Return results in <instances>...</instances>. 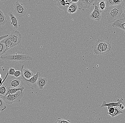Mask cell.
<instances>
[{
  "instance_id": "obj_1",
  "label": "cell",
  "mask_w": 125,
  "mask_h": 123,
  "mask_svg": "<svg viewBox=\"0 0 125 123\" xmlns=\"http://www.w3.org/2000/svg\"><path fill=\"white\" fill-rule=\"evenodd\" d=\"M123 12L122 7L121 5L110 6L106 7L104 10L107 20L109 23H113L120 19L122 16Z\"/></svg>"
},
{
  "instance_id": "obj_2",
  "label": "cell",
  "mask_w": 125,
  "mask_h": 123,
  "mask_svg": "<svg viewBox=\"0 0 125 123\" xmlns=\"http://www.w3.org/2000/svg\"><path fill=\"white\" fill-rule=\"evenodd\" d=\"M3 60H8L16 62L23 63L27 61H32L33 58L31 56L26 55L22 52H18L11 55H5L1 56Z\"/></svg>"
},
{
  "instance_id": "obj_3",
  "label": "cell",
  "mask_w": 125,
  "mask_h": 123,
  "mask_svg": "<svg viewBox=\"0 0 125 123\" xmlns=\"http://www.w3.org/2000/svg\"><path fill=\"white\" fill-rule=\"evenodd\" d=\"M24 91H19L15 94L8 95L1 98L6 104L11 105L14 102H20L24 96Z\"/></svg>"
},
{
  "instance_id": "obj_4",
  "label": "cell",
  "mask_w": 125,
  "mask_h": 123,
  "mask_svg": "<svg viewBox=\"0 0 125 123\" xmlns=\"http://www.w3.org/2000/svg\"><path fill=\"white\" fill-rule=\"evenodd\" d=\"M24 83L21 77L16 78L14 76H8L7 79L6 85L9 88H17L23 86Z\"/></svg>"
},
{
  "instance_id": "obj_5",
  "label": "cell",
  "mask_w": 125,
  "mask_h": 123,
  "mask_svg": "<svg viewBox=\"0 0 125 123\" xmlns=\"http://www.w3.org/2000/svg\"><path fill=\"white\" fill-rule=\"evenodd\" d=\"M14 11L16 15L18 17L21 18L23 17L26 15L27 10L23 4L16 1L14 5Z\"/></svg>"
},
{
  "instance_id": "obj_6",
  "label": "cell",
  "mask_w": 125,
  "mask_h": 123,
  "mask_svg": "<svg viewBox=\"0 0 125 123\" xmlns=\"http://www.w3.org/2000/svg\"><path fill=\"white\" fill-rule=\"evenodd\" d=\"M41 77V74L40 71H37L36 73L29 80L26 79L22 75L21 76L22 79L23 80L24 83L25 84L29 87L32 89L36 87L37 85V81Z\"/></svg>"
},
{
  "instance_id": "obj_7",
  "label": "cell",
  "mask_w": 125,
  "mask_h": 123,
  "mask_svg": "<svg viewBox=\"0 0 125 123\" xmlns=\"http://www.w3.org/2000/svg\"><path fill=\"white\" fill-rule=\"evenodd\" d=\"M9 37L16 46L20 45L22 39V35L17 30L12 31Z\"/></svg>"
},
{
  "instance_id": "obj_8",
  "label": "cell",
  "mask_w": 125,
  "mask_h": 123,
  "mask_svg": "<svg viewBox=\"0 0 125 123\" xmlns=\"http://www.w3.org/2000/svg\"><path fill=\"white\" fill-rule=\"evenodd\" d=\"M73 0H56V4L59 8L66 13L67 9L72 3Z\"/></svg>"
},
{
  "instance_id": "obj_9",
  "label": "cell",
  "mask_w": 125,
  "mask_h": 123,
  "mask_svg": "<svg viewBox=\"0 0 125 123\" xmlns=\"http://www.w3.org/2000/svg\"><path fill=\"white\" fill-rule=\"evenodd\" d=\"M104 39H98L95 44L92 46V49L94 54L98 55H101L102 46L104 42Z\"/></svg>"
},
{
  "instance_id": "obj_10",
  "label": "cell",
  "mask_w": 125,
  "mask_h": 123,
  "mask_svg": "<svg viewBox=\"0 0 125 123\" xmlns=\"http://www.w3.org/2000/svg\"><path fill=\"white\" fill-rule=\"evenodd\" d=\"M102 12V11L99 9L97 4L95 5L93 11L90 15V18L95 21H100L101 19Z\"/></svg>"
},
{
  "instance_id": "obj_11",
  "label": "cell",
  "mask_w": 125,
  "mask_h": 123,
  "mask_svg": "<svg viewBox=\"0 0 125 123\" xmlns=\"http://www.w3.org/2000/svg\"><path fill=\"white\" fill-rule=\"evenodd\" d=\"M9 15L10 17L11 24L13 28L15 30L18 29L20 27L18 19L12 12H9Z\"/></svg>"
},
{
  "instance_id": "obj_12",
  "label": "cell",
  "mask_w": 125,
  "mask_h": 123,
  "mask_svg": "<svg viewBox=\"0 0 125 123\" xmlns=\"http://www.w3.org/2000/svg\"><path fill=\"white\" fill-rule=\"evenodd\" d=\"M23 65L21 67V70L22 72V76L26 79H30L34 76V74L30 70L27 68H23Z\"/></svg>"
},
{
  "instance_id": "obj_13",
  "label": "cell",
  "mask_w": 125,
  "mask_h": 123,
  "mask_svg": "<svg viewBox=\"0 0 125 123\" xmlns=\"http://www.w3.org/2000/svg\"><path fill=\"white\" fill-rule=\"evenodd\" d=\"M121 104H124L123 100L122 98L120 99H117V102H111V103H107L105 101H104L102 104L101 107V108L107 107V108L113 107H119V105Z\"/></svg>"
},
{
  "instance_id": "obj_14",
  "label": "cell",
  "mask_w": 125,
  "mask_h": 123,
  "mask_svg": "<svg viewBox=\"0 0 125 123\" xmlns=\"http://www.w3.org/2000/svg\"><path fill=\"white\" fill-rule=\"evenodd\" d=\"M97 4V0H85L84 3L79 8V10L84 11L86 9L89 8L91 6Z\"/></svg>"
},
{
  "instance_id": "obj_15",
  "label": "cell",
  "mask_w": 125,
  "mask_h": 123,
  "mask_svg": "<svg viewBox=\"0 0 125 123\" xmlns=\"http://www.w3.org/2000/svg\"><path fill=\"white\" fill-rule=\"evenodd\" d=\"M112 49V46L108 41H104L102 46L101 55H108Z\"/></svg>"
},
{
  "instance_id": "obj_16",
  "label": "cell",
  "mask_w": 125,
  "mask_h": 123,
  "mask_svg": "<svg viewBox=\"0 0 125 123\" xmlns=\"http://www.w3.org/2000/svg\"><path fill=\"white\" fill-rule=\"evenodd\" d=\"M112 27L119 28L124 30L125 33V19H121L118 20L113 22Z\"/></svg>"
},
{
  "instance_id": "obj_17",
  "label": "cell",
  "mask_w": 125,
  "mask_h": 123,
  "mask_svg": "<svg viewBox=\"0 0 125 123\" xmlns=\"http://www.w3.org/2000/svg\"><path fill=\"white\" fill-rule=\"evenodd\" d=\"M48 82V79L46 78H39L36 82V85L38 88L41 90L43 89L45 85L47 84Z\"/></svg>"
},
{
  "instance_id": "obj_18",
  "label": "cell",
  "mask_w": 125,
  "mask_h": 123,
  "mask_svg": "<svg viewBox=\"0 0 125 123\" xmlns=\"http://www.w3.org/2000/svg\"><path fill=\"white\" fill-rule=\"evenodd\" d=\"M2 40L4 44L5 45V51L6 52L8 50L16 46L14 44L12 41L11 39L9 38V36L3 39Z\"/></svg>"
},
{
  "instance_id": "obj_19",
  "label": "cell",
  "mask_w": 125,
  "mask_h": 123,
  "mask_svg": "<svg viewBox=\"0 0 125 123\" xmlns=\"http://www.w3.org/2000/svg\"><path fill=\"white\" fill-rule=\"evenodd\" d=\"M78 9L76 3H72L70 5L67 9V12L70 14H73L77 11Z\"/></svg>"
},
{
  "instance_id": "obj_20",
  "label": "cell",
  "mask_w": 125,
  "mask_h": 123,
  "mask_svg": "<svg viewBox=\"0 0 125 123\" xmlns=\"http://www.w3.org/2000/svg\"><path fill=\"white\" fill-rule=\"evenodd\" d=\"M9 88L6 84H3L0 87V96L4 97L7 95Z\"/></svg>"
},
{
  "instance_id": "obj_21",
  "label": "cell",
  "mask_w": 125,
  "mask_h": 123,
  "mask_svg": "<svg viewBox=\"0 0 125 123\" xmlns=\"http://www.w3.org/2000/svg\"><path fill=\"white\" fill-rule=\"evenodd\" d=\"M24 89H25V88L23 86H21L20 87L17 88H9L8 90L7 95L9 94H15L19 91H24Z\"/></svg>"
},
{
  "instance_id": "obj_22",
  "label": "cell",
  "mask_w": 125,
  "mask_h": 123,
  "mask_svg": "<svg viewBox=\"0 0 125 123\" xmlns=\"http://www.w3.org/2000/svg\"><path fill=\"white\" fill-rule=\"evenodd\" d=\"M7 22V18L3 12L0 10V26L4 25Z\"/></svg>"
},
{
  "instance_id": "obj_23",
  "label": "cell",
  "mask_w": 125,
  "mask_h": 123,
  "mask_svg": "<svg viewBox=\"0 0 125 123\" xmlns=\"http://www.w3.org/2000/svg\"><path fill=\"white\" fill-rule=\"evenodd\" d=\"M5 51V46L2 40L0 41V57L3 55Z\"/></svg>"
},
{
  "instance_id": "obj_24",
  "label": "cell",
  "mask_w": 125,
  "mask_h": 123,
  "mask_svg": "<svg viewBox=\"0 0 125 123\" xmlns=\"http://www.w3.org/2000/svg\"><path fill=\"white\" fill-rule=\"evenodd\" d=\"M123 113V112L121 111L118 107H115V112L111 116L112 117V118H113L115 117L120 115L121 113Z\"/></svg>"
},
{
  "instance_id": "obj_25",
  "label": "cell",
  "mask_w": 125,
  "mask_h": 123,
  "mask_svg": "<svg viewBox=\"0 0 125 123\" xmlns=\"http://www.w3.org/2000/svg\"><path fill=\"white\" fill-rule=\"evenodd\" d=\"M97 4H99V7H100V9L102 11H104L106 8V3L104 0H101L100 1H99Z\"/></svg>"
},
{
  "instance_id": "obj_26",
  "label": "cell",
  "mask_w": 125,
  "mask_h": 123,
  "mask_svg": "<svg viewBox=\"0 0 125 123\" xmlns=\"http://www.w3.org/2000/svg\"><path fill=\"white\" fill-rule=\"evenodd\" d=\"M7 108L6 103L3 100V98L0 96V110L3 111Z\"/></svg>"
},
{
  "instance_id": "obj_27",
  "label": "cell",
  "mask_w": 125,
  "mask_h": 123,
  "mask_svg": "<svg viewBox=\"0 0 125 123\" xmlns=\"http://www.w3.org/2000/svg\"><path fill=\"white\" fill-rule=\"evenodd\" d=\"M55 123H71L69 120L62 119L61 118H58L56 120Z\"/></svg>"
},
{
  "instance_id": "obj_28",
  "label": "cell",
  "mask_w": 125,
  "mask_h": 123,
  "mask_svg": "<svg viewBox=\"0 0 125 123\" xmlns=\"http://www.w3.org/2000/svg\"><path fill=\"white\" fill-rule=\"evenodd\" d=\"M22 75L21 71L19 70H16L14 76L15 77L19 78L21 77Z\"/></svg>"
},
{
  "instance_id": "obj_29",
  "label": "cell",
  "mask_w": 125,
  "mask_h": 123,
  "mask_svg": "<svg viewBox=\"0 0 125 123\" xmlns=\"http://www.w3.org/2000/svg\"><path fill=\"white\" fill-rule=\"evenodd\" d=\"M15 71V69L14 68H10L8 71L9 75V76H14Z\"/></svg>"
},
{
  "instance_id": "obj_30",
  "label": "cell",
  "mask_w": 125,
  "mask_h": 123,
  "mask_svg": "<svg viewBox=\"0 0 125 123\" xmlns=\"http://www.w3.org/2000/svg\"><path fill=\"white\" fill-rule=\"evenodd\" d=\"M123 1L120 0H113V3L114 5H121Z\"/></svg>"
},
{
  "instance_id": "obj_31",
  "label": "cell",
  "mask_w": 125,
  "mask_h": 123,
  "mask_svg": "<svg viewBox=\"0 0 125 123\" xmlns=\"http://www.w3.org/2000/svg\"><path fill=\"white\" fill-rule=\"evenodd\" d=\"M85 1V0H79L78 3H76L78 6V9L82 6V4L84 3Z\"/></svg>"
},
{
  "instance_id": "obj_32",
  "label": "cell",
  "mask_w": 125,
  "mask_h": 123,
  "mask_svg": "<svg viewBox=\"0 0 125 123\" xmlns=\"http://www.w3.org/2000/svg\"><path fill=\"white\" fill-rule=\"evenodd\" d=\"M122 9H123V14L122 16L125 19V3H123V4L122 6Z\"/></svg>"
},
{
  "instance_id": "obj_33",
  "label": "cell",
  "mask_w": 125,
  "mask_h": 123,
  "mask_svg": "<svg viewBox=\"0 0 125 123\" xmlns=\"http://www.w3.org/2000/svg\"><path fill=\"white\" fill-rule=\"evenodd\" d=\"M9 35H4L2 36H0V41L2 40L5 39V38H6V37H7Z\"/></svg>"
},
{
  "instance_id": "obj_34",
  "label": "cell",
  "mask_w": 125,
  "mask_h": 123,
  "mask_svg": "<svg viewBox=\"0 0 125 123\" xmlns=\"http://www.w3.org/2000/svg\"><path fill=\"white\" fill-rule=\"evenodd\" d=\"M4 64V63L3 60H2L1 58V57H0V66L3 65Z\"/></svg>"
},
{
  "instance_id": "obj_35",
  "label": "cell",
  "mask_w": 125,
  "mask_h": 123,
  "mask_svg": "<svg viewBox=\"0 0 125 123\" xmlns=\"http://www.w3.org/2000/svg\"><path fill=\"white\" fill-rule=\"evenodd\" d=\"M79 0H73V3H77L78 2Z\"/></svg>"
},
{
  "instance_id": "obj_36",
  "label": "cell",
  "mask_w": 125,
  "mask_h": 123,
  "mask_svg": "<svg viewBox=\"0 0 125 123\" xmlns=\"http://www.w3.org/2000/svg\"><path fill=\"white\" fill-rule=\"evenodd\" d=\"M120 0L122 1L123 2H124V0Z\"/></svg>"
},
{
  "instance_id": "obj_37",
  "label": "cell",
  "mask_w": 125,
  "mask_h": 123,
  "mask_svg": "<svg viewBox=\"0 0 125 123\" xmlns=\"http://www.w3.org/2000/svg\"><path fill=\"white\" fill-rule=\"evenodd\" d=\"M108 0H105V2H106V1H108Z\"/></svg>"
},
{
  "instance_id": "obj_38",
  "label": "cell",
  "mask_w": 125,
  "mask_h": 123,
  "mask_svg": "<svg viewBox=\"0 0 125 123\" xmlns=\"http://www.w3.org/2000/svg\"><path fill=\"white\" fill-rule=\"evenodd\" d=\"M124 2L125 3V0H124Z\"/></svg>"
},
{
  "instance_id": "obj_39",
  "label": "cell",
  "mask_w": 125,
  "mask_h": 123,
  "mask_svg": "<svg viewBox=\"0 0 125 123\" xmlns=\"http://www.w3.org/2000/svg\"><path fill=\"white\" fill-rule=\"evenodd\" d=\"M1 112V111L0 110V113Z\"/></svg>"
},
{
  "instance_id": "obj_40",
  "label": "cell",
  "mask_w": 125,
  "mask_h": 123,
  "mask_svg": "<svg viewBox=\"0 0 125 123\" xmlns=\"http://www.w3.org/2000/svg\"></svg>"
}]
</instances>
